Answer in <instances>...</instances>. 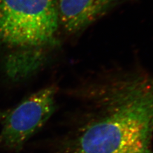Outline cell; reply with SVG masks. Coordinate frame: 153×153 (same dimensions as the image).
I'll return each instance as SVG.
<instances>
[{
	"label": "cell",
	"instance_id": "obj_2",
	"mask_svg": "<svg viewBox=\"0 0 153 153\" xmlns=\"http://www.w3.org/2000/svg\"><path fill=\"white\" fill-rule=\"evenodd\" d=\"M59 26L55 0H0V44L11 50L4 62L10 78L24 79L39 68Z\"/></svg>",
	"mask_w": 153,
	"mask_h": 153
},
{
	"label": "cell",
	"instance_id": "obj_3",
	"mask_svg": "<svg viewBox=\"0 0 153 153\" xmlns=\"http://www.w3.org/2000/svg\"><path fill=\"white\" fill-rule=\"evenodd\" d=\"M56 91L43 88L31 94L4 114L0 147L19 150L49 120L55 108Z\"/></svg>",
	"mask_w": 153,
	"mask_h": 153
},
{
	"label": "cell",
	"instance_id": "obj_4",
	"mask_svg": "<svg viewBox=\"0 0 153 153\" xmlns=\"http://www.w3.org/2000/svg\"><path fill=\"white\" fill-rule=\"evenodd\" d=\"M121 0H59V25L70 33L84 30L112 10Z\"/></svg>",
	"mask_w": 153,
	"mask_h": 153
},
{
	"label": "cell",
	"instance_id": "obj_1",
	"mask_svg": "<svg viewBox=\"0 0 153 153\" xmlns=\"http://www.w3.org/2000/svg\"><path fill=\"white\" fill-rule=\"evenodd\" d=\"M100 102L73 141L71 153H153V76L121 80Z\"/></svg>",
	"mask_w": 153,
	"mask_h": 153
}]
</instances>
